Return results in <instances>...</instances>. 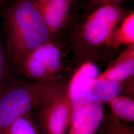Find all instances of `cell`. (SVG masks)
Here are the masks:
<instances>
[{
  "label": "cell",
  "instance_id": "1",
  "mask_svg": "<svg viewBox=\"0 0 134 134\" xmlns=\"http://www.w3.org/2000/svg\"><path fill=\"white\" fill-rule=\"evenodd\" d=\"M9 57L19 63L29 52L49 41L51 32L35 0H15L1 13Z\"/></svg>",
  "mask_w": 134,
  "mask_h": 134
},
{
  "label": "cell",
  "instance_id": "2",
  "mask_svg": "<svg viewBox=\"0 0 134 134\" xmlns=\"http://www.w3.org/2000/svg\"><path fill=\"white\" fill-rule=\"evenodd\" d=\"M56 87L44 81L16 87L0 97V134L15 119L58 97Z\"/></svg>",
  "mask_w": 134,
  "mask_h": 134
},
{
  "label": "cell",
  "instance_id": "3",
  "mask_svg": "<svg viewBox=\"0 0 134 134\" xmlns=\"http://www.w3.org/2000/svg\"><path fill=\"white\" fill-rule=\"evenodd\" d=\"M124 12L117 5H102L87 18L82 32L88 43L93 45L109 43Z\"/></svg>",
  "mask_w": 134,
  "mask_h": 134
},
{
  "label": "cell",
  "instance_id": "4",
  "mask_svg": "<svg viewBox=\"0 0 134 134\" xmlns=\"http://www.w3.org/2000/svg\"><path fill=\"white\" fill-rule=\"evenodd\" d=\"M61 62L60 49L49 41L27 54L19 64L26 76L42 81L57 72Z\"/></svg>",
  "mask_w": 134,
  "mask_h": 134
},
{
  "label": "cell",
  "instance_id": "5",
  "mask_svg": "<svg viewBox=\"0 0 134 134\" xmlns=\"http://www.w3.org/2000/svg\"><path fill=\"white\" fill-rule=\"evenodd\" d=\"M71 100L73 108L68 134H96L104 118L103 104L81 98Z\"/></svg>",
  "mask_w": 134,
  "mask_h": 134
},
{
  "label": "cell",
  "instance_id": "6",
  "mask_svg": "<svg viewBox=\"0 0 134 134\" xmlns=\"http://www.w3.org/2000/svg\"><path fill=\"white\" fill-rule=\"evenodd\" d=\"M98 76L88 78L68 89L67 96L71 99L81 98L104 104L108 103L119 95L122 89L121 82Z\"/></svg>",
  "mask_w": 134,
  "mask_h": 134
},
{
  "label": "cell",
  "instance_id": "7",
  "mask_svg": "<svg viewBox=\"0 0 134 134\" xmlns=\"http://www.w3.org/2000/svg\"><path fill=\"white\" fill-rule=\"evenodd\" d=\"M43 123L47 134H65L72 119L73 104L68 96H59L45 106Z\"/></svg>",
  "mask_w": 134,
  "mask_h": 134
},
{
  "label": "cell",
  "instance_id": "8",
  "mask_svg": "<svg viewBox=\"0 0 134 134\" xmlns=\"http://www.w3.org/2000/svg\"><path fill=\"white\" fill-rule=\"evenodd\" d=\"M70 0H46L38 5L43 19L51 34L62 28L67 20Z\"/></svg>",
  "mask_w": 134,
  "mask_h": 134
},
{
  "label": "cell",
  "instance_id": "9",
  "mask_svg": "<svg viewBox=\"0 0 134 134\" xmlns=\"http://www.w3.org/2000/svg\"><path fill=\"white\" fill-rule=\"evenodd\" d=\"M134 44L130 45L104 72L98 77L121 82L133 75Z\"/></svg>",
  "mask_w": 134,
  "mask_h": 134
},
{
  "label": "cell",
  "instance_id": "10",
  "mask_svg": "<svg viewBox=\"0 0 134 134\" xmlns=\"http://www.w3.org/2000/svg\"><path fill=\"white\" fill-rule=\"evenodd\" d=\"M108 44L117 46L122 44H134V12L133 11L121 22L120 26L115 29Z\"/></svg>",
  "mask_w": 134,
  "mask_h": 134
},
{
  "label": "cell",
  "instance_id": "11",
  "mask_svg": "<svg viewBox=\"0 0 134 134\" xmlns=\"http://www.w3.org/2000/svg\"><path fill=\"white\" fill-rule=\"evenodd\" d=\"M113 117L126 122L134 120V101L125 96H118L108 102Z\"/></svg>",
  "mask_w": 134,
  "mask_h": 134
},
{
  "label": "cell",
  "instance_id": "12",
  "mask_svg": "<svg viewBox=\"0 0 134 134\" xmlns=\"http://www.w3.org/2000/svg\"><path fill=\"white\" fill-rule=\"evenodd\" d=\"M2 134H39L29 114L22 115L7 126Z\"/></svg>",
  "mask_w": 134,
  "mask_h": 134
},
{
  "label": "cell",
  "instance_id": "13",
  "mask_svg": "<svg viewBox=\"0 0 134 134\" xmlns=\"http://www.w3.org/2000/svg\"><path fill=\"white\" fill-rule=\"evenodd\" d=\"M102 134H134L129 127L122 124L119 120L112 117L102 122Z\"/></svg>",
  "mask_w": 134,
  "mask_h": 134
},
{
  "label": "cell",
  "instance_id": "14",
  "mask_svg": "<svg viewBox=\"0 0 134 134\" xmlns=\"http://www.w3.org/2000/svg\"><path fill=\"white\" fill-rule=\"evenodd\" d=\"M102 5H117V4L130 0H99Z\"/></svg>",
  "mask_w": 134,
  "mask_h": 134
},
{
  "label": "cell",
  "instance_id": "15",
  "mask_svg": "<svg viewBox=\"0 0 134 134\" xmlns=\"http://www.w3.org/2000/svg\"><path fill=\"white\" fill-rule=\"evenodd\" d=\"M35 1L38 4V5H39L43 3V2H44L46 0H35Z\"/></svg>",
  "mask_w": 134,
  "mask_h": 134
},
{
  "label": "cell",
  "instance_id": "16",
  "mask_svg": "<svg viewBox=\"0 0 134 134\" xmlns=\"http://www.w3.org/2000/svg\"><path fill=\"white\" fill-rule=\"evenodd\" d=\"M4 1H5V0H0V4H1L2 3H3Z\"/></svg>",
  "mask_w": 134,
  "mask_h": 134
},
{
  "label": "cell",
  "instance_id": "17",
  "mask_svg": "<svg viewBox=\"0 0 134 134\" xmlns=\"http://www.w3.org/2000/svg\"><path fill=\"white\" fill-rule=\"evenodd\" d=\"M70 1H71H71H72V0H70Z\"/></svg>",
  "mask_w": 134,
  "mask_h": 134
}]
</instances>
